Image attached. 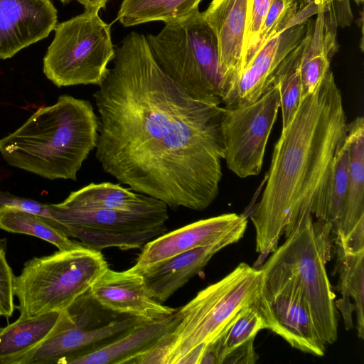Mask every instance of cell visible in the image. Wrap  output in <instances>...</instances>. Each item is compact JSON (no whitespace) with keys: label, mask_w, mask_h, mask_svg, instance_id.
Segmentation results:
<instances>
[{"label":"cell","mask_w":364,"mask_h":364,"mask_svg":"<svg viewBox=\"0 0 364 364\" xmlns=\"http://www.w3.org/2000/svg\"><path fill=\"white\" fill-rule=\"evenodd\" d=\"M303 46L304 38L282 62L273 76L272 83L276 85L279 94L282 129L292 121L301 102L299 65Z\"/></svg>","instance_id":"f1b7e54d"},{"label":"cell","mask_w":364,"mask_h":364,"mask_svg":"<svg viewBox=\"0 0 364 364\" xmlns=\"http://www.w3.org/2000/svg\"><path fill=\"white\" fill-rule=\"evenodd\" d=\"M337 27L323 12L309 18L299 65L301 100L313 93L330 70L338 50Z\"/></svg>","instance_id":"ffe728a7"},{"label":"cell","mask_w":364,"mask_h":364,"mask_svg":"<svg viewBox=\"0 0 364 364\" xmlns=\"http://www.w3.org/2000/svg\"><path fill=\"white\" fill-rule=\"evenodd\" d=\"M358 6L361 5L364 0H353Z\"/></svg>","instance_id":"e575fe53"},{"label":"cell","mask_w":364,"mask_h":364,"mask_svg":"<svg viewBox=\"0 0 364 364\" xmlns=\"http://www.w3.org/2000/svg\"><path fill=\"white\" fill-rule=\"evenodd\" d=\"M202 0H123L117 20L124 27L179 21L198 11Z\"/></svg>","instance_id":"4316f807"},{"label":"cell","mask_w":364,"mask_h":364,"mask_svg":"<svg viewBox=\"0 0 364 364\" xmlns=\"http://www.w3.org/2000/svg\"><path fill=\"white\" fill-rule=\"evenodd\" d=\"M307 21L297 19L267 39L223 100L225 107L245 105L263 95L272 85L279 65L303 40L307 30Z\"/></svg>","instance_id":"4fadbf2b"},{"label":"cell","mask_w":364,"mask_h":364,"mask_svg":"<svg viewBox=\"0 0 364 364\" xmlns=\"http://www.w3.org/2000/svg\"><path fill=\"white\" fill-rule=\"evenodd\" d=\"M347 135L341 91L330 70L305 97L275 144L266 184L250 219L257 266L305 218L316 212L340 143Z\"/></svg>","instance_id":"7a4b0ae2"},{"label":"cell","mask_w":364,"mask_h":364,"mask_svg":"<svg viewBox=\"0 0 364 364\" xmlns=\"http://www.w3.org/2000/svg\"><path fill=\"white\" fill-rule=\"evenodd\" d=\"M236 242L233 239L223 240L213 245L184 252L151 266L132 272L141 274L150 296L163 304L201 271L214 255Z\"/></svg>","instance_id":"d6986e66"},{"label":"cell","mask_w":364,"mask_h":364,"mask_svg":"<svg viewBox=\"0 0 364 364\" xmlns=\"http://www.w3.org/2000/svg\"><path fill=\"white\" fill-rule=\"evenodd\" d=\"M51 218L69 237L97 251L109 247L122 250L142 248L164 234L168 208L144 212L115 210H66L48 204Z\"/></svg>","instance_id":"30bf717a"},{"label":"cell","mask_w":364,"mask_h":364,"mask_svg":"<svg viewBox=\"0 0 364 364\" xmlns=\"http://www.w3.org/2000/svg\"><path fill=\"white\" fill-rule=\"evenodd\" d=\"M348 175L341 220L333 240L353 249L364 248V119L347 124Z\"/></svg>","instance_id":"ac0fdd59"},{"label":"cell","mask_w":364,"mask_h":364,"mask_svg":"<svg viewBox=\"0 0 364 364\" xmlns=\"http://www.w3.org/2000/svg\"><path fill=\"white\" fill-rule=\"evenodd\" d=\"M347 135L340 143L318 200L314 218L330 225L332 237L338 229L345 205L348 175Z\"/></svg>","instance_id":"484cf974"},{"label":"cell","mask_w":364,"mask_h":364,"mask_svg":"<svg viewBox=\"0 0 364 364\" xmlns=\"http://www.w3.org/2000/svg\"><path fill=\"white\" fill-rule=\"evenodd\" d=\"M249 0H213L202 12L218 43L221 102L243 68Z\"/></svg>","instance_id":"9a60e30c"},{"label":"cell","mask_w":364,"mask_h":364,"mask_svg":"<svg viewBox=\"0 0 364 364\" xmlns=\"http://www.w3.org/2000/svg\"><path fill=\"white\" fill-rule=\"evenodd\" d=\"M6 241L0 240V311L2 316L11 317L16 306L14 301L15 275L6 257Z\"/></svg>","instance_id":"1f68e13d"},{"label":"cell","mask_w":364,"mask_h":364,"mask_svg":"<svg viewBox=\"0 0 364 364\" xmlns=\"http://www.w3.org/2000/svg\"><path fill=\"white\" fill-rule=\"evenodd\" d=\"M272 1L249 0L242 70L257 52L261 29Z\"/></svg>","instance_id":"4dcf8cb0"},{"label":"cell","mask_w":364,"mask_h":364,"mask_svg":"<svg viewBox=\"0 0 364 364\" xmlns=\"http://www.w3.org/2000/svg\"><path fill=\"white\" fill-rule=\"evenodd\" d=\"M263 329L266 326L255 301L235 315L219 336L206 346V350L216 364L255 363L259 357L254 341Z\"/></svg>","instance_id":"44dd1931"},{"label":"cell","mask_w":364,"mask_h":364,"mask_svg":"<svg viewBox=\"0 0 364 364\" xmlns=\"http://www.w3.org/2000/svg\"><path fill=\"white\" fill-rule=\"evenodd\" d=\"M247 223V218L243 214L226 213L164 233L142 247L135 264L129 269L136 271L149 267L184 252L223 240L230 238L237 242L243 237Z\"/></svg>","instance_id":"7c38bea8"},{"label":"cell","mask_w":364,"mask_h":364,"mask_svg":"<svg viewBox=\"0 0 364 364\" xmlns=\"http://www.w3.org/2000/svg\"><path fill=\"white\" fill-rule=\"evenodd\" d=\"M280 98L274 83L253 102L223 107L221 132L227 167L245 178L258 175L276 121Z\"/></svg>","instance_id":"8fae6325"},{"label":"cell","mask_w":364,"mask_h":364,"mask_svg":"<svg viewBox=\"0 0 364 364\" xmlns=\"http://www.w3.org/2000/svg\"><path fill=\"white\" fill-rule=\"evenodd\" d=\"M61 311H54L32 317H20L0 328V363L14 364L36 348L53 331Z\"/></svg>","instance_id":"d4e9b609"},{"label":"cell","mask_w":364,"mask_h":364,"mask_svg":"<svg viewBox=\"0 0 364 364\" xmlns=\"http://www.w3.org/2000/svg\"><path fill=\"white\" fill-rule=\"evenodd\" d=\"M113 60L93 94L103 170L172 210L206 209L223 176V107L193 99L171 80L141 33L127 35Z\"/></svg>","instance_id":"6da1fadb"},{"label":"cell","mask_w":364,"mask_h":364,"mask_svg":"<svg viewBox=\"0 0 364 364\" xmlns=\"http://www.w3.org/2000/svg\"><path fill=\"white\" fill-rule=\"evenodd\" d=\"M176 311L171 316L144 322L116 341L87 354L75 358L68 364H127L133 358L159 343L178 324Z\"/></svg>","instance_id":"7402d4cb"},{"label":"cell","mask_w":364,"mask_h":364,"mask_svg":"<svg viewBox=\"0 0 364 364\" xmlns=\"http://www.w3.org/2000/svg\"><path fill=\"white\" fill-rule=\"evenodd\" d=\"M97 11H85L56 25L55 36L43 58V73L58 87L78 85L100 86L109 69L115 49L110 24Z\"/></svg>","instance_id":"ba28073f"},{"label":"cell","mask_w":364,"mask_h":364,"mask_svg":"<svg viewBox=\"0 0 364 364\" xmlns=\"http://www.w3.org/2000/svg\"><path fill=\"white\" fill-rule=\"evenodd\" d=\"M298 12L306 11L311 16L319 12L326 14L337 28L349 26L353 14L350 0H295Z\"/></svg>","instance_id":"f546056e"},{"label":"cell","mask_w":364,"mask_h":364,"mask_svg":"<svg viewBox=\"0 0 364 364\" xmlns=\"http://www.w3.org/2000/svg\"><path fill=\"white\" fill-rule=\"evenodd\" d=\"M5 206L18 208L53 219L49 212L48 204L14 196L7 191L0 190V209Z\"/></svg>","instance_id":"d6a6232c"},{"label":"cell","mask_w":364,"mask_h":364,"mask_svg":"<svg viewBox=\"0 0 364 364\" xmlns=\"http://www.w3.org/2000/svg\"><path fill=\"white\" fill-rule=\"evenodd\" d=\"M90 291L103 307L147 321L167 318L176 311L154 299L141 274L129 269L118 272L108 267L92 285Z\"/></svg>","instance_id":"e0dca14e"},{"label":"cell","mask_w":364,"mask_h":364,"mask_svg":"<svg viewBox=\"0 0 364 364\" xmlns=\"http://www.w3.org/2000/svg\"><path fill=\"white\" fill-rule=\"evenodd\" d=\"M0 229L36 237L53 245L58 250H71L80 245L69 239L55 220L11 206L0 209Z\"/></svg>","instance_id":"83f0119b"},{"label":"cell","mask_w":364,"mask_h":364,"mask_svg":"<svg viewBox=\"0 0 364 364\" xmlns=\"http://www.w3.org/2000/svg\"><path fill=\"white\" fill-rule=\"evenodd\" d=\"M338 290L341 297L335 305L342 315L344 327H353V312L356 314L357 336L364 339V248L353 250L335 243Z\"/></svg>","instance_id":"603a6c76"},{"label":"cell","mask_w":364,"mask_h":364,"mask_svg":"<svg viewBox=\"0 0 364 364\" xmlns=\"http://www.w3.org/2000/svg\"><path fill=\"white\" fill-rule=\"evenodd\" d=\"M64 4H68L73 0H60ZM81 4L85 11H100L101 9L106 6L109 0H75Z\"/></svg>","instance_id":"836d02e7"},{"label":"cell","mask_w":364,"mask_h":364,"mask_svg":"<svg viewBox=\"0 0 364 364\" xmlns=\"http://www.w3.org/2000/svg\"><path fill=\"white\" fill-rule=\"evenodd\" d=\"M262 273L240 263L220 281L199 291L177 313L178 324L154 347L156 364H180L190 352L205 350L243 307L259 296Z\"/></svg>","instance_id":"5b68a950"},{"label":"cell","mask_w":364,"mask_h":364,"mask_svg":"<svg viewBox=\"0 0 364 364\" xmlns=\"http://www.w3.org/2000/svg\"><path fill=\"white\" fill-rule=\"evenodd\" d=\"M331 237L330 225L309 215L259 268L262 273V292L294 290L301 294L326 346L338 338L336 296L326 271L331 258Z\"/></svg>","instance_id":"277c9868"},{"label":"cell","mask_w":364,"mask_h":364,"mask_svg":"<svg viewBox=\"0 0 364 364\" xmlns=\"http://www.w3.org/2000/svg\"><path fill=\"white\" fill-rule=\"evenodd\" d=\"M107 268L101 251L82 244L29 259L14 282L20 317L65 310L87 291Z\"/></svg>","instance_id":"52a82bcc"},{"label":"cell","mask_w":364,"mask_h":364,"mask_svg":"<svg viewBox=\"0 0 364 364\" xmlns=\"http://www.w3.org/2000/svg\"><path fill=\"white\" fill-rule=\"evenodd\" d=\"M99 129L90 101L63 95L1 139L0 154L8 164L43 178L76 181L97 146Z\"/></svg>","instance_id":"3957f363"},{"label":"cell","mask_w":364,"mask_h":364,"mask_svg":"<svg viewBox=\"0 0 364 364\" xmlns=\"http://www.w3.org/2000/svg\"><path fill=\"white\" fill-rule=\"evenodd\" d=\"M2 316V314H1V312L0 311V316Z\"/></svg>","instance_id":"d590c367"},{"label":"cell","mask_w":364,"mask_h":364,"mask_svg":"<svg viewBox=\"0 0 364 364\" xmlns=\"http://www.w3.org/2000/svg\"><path fill=\"white\" fill-rule=\"evenodd\" d=\"M55 205L66 210L105 209L128 212H144L168 208L158 199L135 193L119 184L109 182L91 183L71 192L65 200Z\"/></svg>","instance_id":"cb8c5ba5"},{"label":"cell","mask_w":364,"mask_h":364,"mask_svg":"<svg viewBox=\"0 0 364 364\" xmlns=\"http://www.w3.org/2000/svg\"><path fill=\"white\" fill-rule=\"evenodd\" d=\"M146 321L103 307L89 289L61 311L53 331L42 343L14 364H68Z\"/></svg>","instance_id":"9c48e42d"},{"label":"cell","mask_w":364,"mask_h":364,"mask_svg":"<svg viewBox=\"0 0 364 364\" xmlns=\"http://www.w3.org/2000/svg\"><path fill=\"white\" fill-rule=\"evenodd\" d=\"M161 70L195 100L220 105L222 78L215 36L199 11L146 36Z\"/></svg>","instance_id":"8992f818"},{"label":"cell","mask_w":364,"mask_h":364,"mask_svg":"<svg viewBox=\"0 0 364 364\" xmlns=\"http://www.w3.org/2000/svg\"><path fill=\"white\" fill-rule=\"evenodd\" d=\"M255 305L266 329L282 337L292 348L316 356H323L322 341L306 302L297 291L273 294L261 291Z\"/></svg>","instance_id":"5bb4252c"},{"label":"cell","mask_w":364,"mask_h":364,"mask_svg":"<svg viewBox=\"0 0 364 364\" xmlns=\"http://www.w3.org/2000/svg\"><path fill=\"white\" fill-rule=\"evenodd\" d=\"M57 21L50 0H0V58H10L46 38Z\"/></svg>","instance_id":"2e32d148"}]
</instances>
